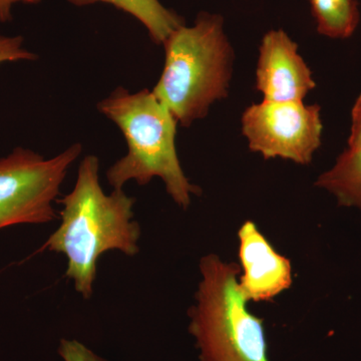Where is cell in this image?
I'll return each mask as SVG.
<instances>
[{"label": "cell", "mask_w": 361, "mask_h": 361, "mask_svg": "<svg viewBox=\"0 0 361 361\" xmlns=\"http://www.w3.org/2000/svg\"><path fill=\"white\" fill-rule=\"evenodd\" d=\"M97 108L118 126L127 142L126 156L106 171L110 186L123 189L130 180L146 186L159 178L173 201L184 210L189 208L192 196H199L201 189L183 171L176 148L178 122L153 90L133 94L118 87Z\"/></svg>", "instance_id": "2"}, {"label": "cell", "mask_w": 361, "mask_h": 361, "mask_svg": "<svg viewBox=\"0 0 361 361\" xmlns=\"http://www.w3.org/2000/svg\"><path fill=\"white\" fill-rule=\"evenodd\" d=\"M82 153V144L75 142L51 159L23 147L0 158V230L56 219L54 202Z\"/></svg>", "instance_id": "5"}, {"label": "cell", "mask_w": 361, "mask_h": 361, "mask_svg": "<svg viewBox=\"0 0 361 361\" xmlns=\"http://www.w3.org/2000/svg\"><path fill=\"white\" fill-rule=\"evenodd\" d=\"M59 353L65 361H104L77 341L63 339L59 344Z\"/></svg>", "instance_id": "13"}, {"label": "cell", "mask_w": 361, "mask_h": 361, "mask_svg": "<svg viewBox=\"0 0 361 361\" xmlns=\"http://www.w3.org/2000/svg\"><path fill=\"white\" fill-rule=\"evenodd\" d=\"M163 45L165 66L152 90L188 128L228 96L234 51L222 16L208 13H199L192 26H179Z\"/></svg>", "instance_id": "3"}, {"label": "cell", "mask_w": 361, "mask_h": 361, "mask_svg": "<svg viewBox=\"0 0 361 361\" xmlns=\"http://www.w3.org/2000/svg\"><path fill=\"white\" fill-rule=\"evenodd\" d=\"M241 126L249 149L266 160L282 158L308 165L322 146L323 125L318 104L263 101L246 109Z\"/></svg>", "instance_id": "6"}, {"label": "cell", "mask_w": 361, "mask_h": 361, "mask_svg": "<svg viewBox=\"0 0 361 361\" xmlns=\"http://www.w3.org/2000/svg\"><path fill=\"white\" fill-rule=\"evenodd\" d=\"M312 73L284 30H270L259 49L256 89L268 102H303L314 90Z\"/></svg>", "instance_id": "7"}, {"label": "cell", "mask_w": 361, "mask_h": 361, "mask_svg": "<svg viewBox=\"0 0 361 361\" xmlns=\"http://www.w3.org/2000/svg\"><path fill=\"white\" fill-rule=\"evenodd\" d=\"M315 186L334 195L338 206L361 213V146L348 147L334 167L318 177Z\"/></svg>", "instance_id": "10"}, {"label": "cell", "mask_w": 361, "mask_h": 361, "mask_svg": "<svg viewBox=\"0 0 361 361\" xmlns=\"http://www.w3.org/2000/svg\"><path fill=\"white\" fill-rule=\"evenodd\" d=\"M317 32L334 39H345L360 25V13L356 0H310Z\"/></svg>", "instance_id": "11"}, {"label": "cell", "mask_w": 361, "mask_h": 361, "mask_svg": "<svg viewBox=\"0 0 361 361\" xmlns=\"http://www.w3.org/2000/svg\"><path fill=\"white\" fill-rule=\"evenodd\" d=\"M42 0H0V23H11L13 20V7L16 4H30L37 6Z\"/></svg>", "instance_id": "15"}, {"label": "cell", "mask_w": 361, "mask_h": 361, "mask_svg": "<svg viewBox=\"0 0 361 361\" xmlns=\"http://www.w3.org/2000/svg\"><path fill=\"white\" fill-rule=\"evenodd\" d=\"M73 6L84 7L99 2L111 4L130 14L148 30L149 39L163 44L175 30L185 25L184 20L161 4L160 0H66Z\"/></svg>", "instance_id": "9"}, {"label": "cell", "mask_w": 361, "mask_h": 361, "mask_svg": "<svg viewBox=\"0 0 361 361\" xmlns=\"http://www.w3.org/2000/svg\"><path fill=\"white\" fill-rule=\"evenodd\" d=\"M135 199L123 189L106 194L99 182V160L85 156L70 193L59 200L61 223L40 251L68 258L66 277L85 299H90L97 279V263L104 253L120 251L134 257L140 251L141 227L134 221Z\"/></svg>", "instance_id": "1"}, {"label": "cell", "mask_w": 361, "mask_h": 361, "mask_svg": "<svg viewBox=\"0 0 361 361\" xmlns=\"http://www.w3.org/2000/svg\"><path fill=\"white\" fill-rule=\"evenodd\" d=\"M358 146H361V94L351 111V129L348 137V147Z\"/></svg>", "instance_id": "14"}, {"label": "cell", "mask_w": 361, "mask_h": 361, "mask_svg": "<svg viewBox=\"0 0 361 361\" xmlns=\"http://www.w3.org/2000/svg\"><path fill=\"white\" fill-rule=\"evenodd\" d=\"M39 59L35 52L28 51L25 45V37L21 35H0V66L18 61H32Z\"/></svg>", "instance_id": "12"}, {"label": "cell", "mask_w": 361, "mask_h": 361, "mask_svg": "<svg viewBox=\"0 0 361 361\" xmlns=\"http://www.w3.org/2000/svg\"><path fill=\"white\" fill-rule=\"evenodd\" d=\"M199 268L201 280L188 315L201 361H270L263 320L247 310L240 291V266L208 254Z\"/></svg>", "instance_id": "4"}, {"label": "cell", "mask_w": 361, "mask_h": 361, "mask_svg": "<svg viewBox=\"0 0 361 361\" xmlns=\"http://www.w3.org/2000/svg\"><path fill=\"white\" fill-rule=\"evenodd\" d=\"M242 275L239 288L247 301L264 302L288 290L292 285L290 260L278 253L253 221H246L238 231Z\"/></svg>", "instance_id": "8"}]
</instances>
